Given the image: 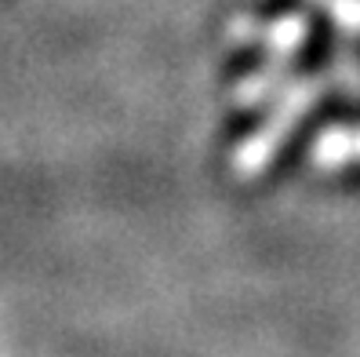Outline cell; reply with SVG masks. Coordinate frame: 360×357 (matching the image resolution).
<instances>
[{
	"label": "cell",
	"instance_id": "6da1fadb",
	"mask_svg": "<svg viewBox=\"0 0 360 357\" xmlns=\"http://www.w3.org/2000/svg\"><path fill=\"white\" fill-rule=\"evenodd\" d=\"M335 113H338V102H335V99H324L313 113H306V117H302V124H299V128H295L288 139H284V146L277 150V161H273L269 175H281V172H288L291 164H299L302 150L313 142V135L321 132L324 124H331V120H335Z\"/></svg>",
	"mask_w": 360,
	"mask_h": 357
}]
</instances>
